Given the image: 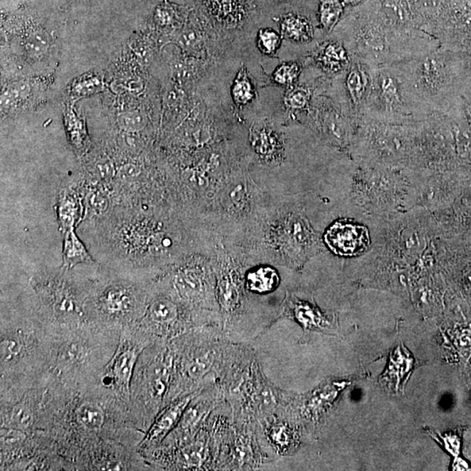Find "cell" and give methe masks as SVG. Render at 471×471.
<instances>
[{"label": "cell", "instance_id": "33", "mask_svg": "<svg viewBox=\"0 0 471 471\" xmlns=\"http://www.w3.org/2000/svg\"><path fill=\"white\" fill-rule=\"evenodd\" d=\"M428 434H430L432 438H434L435 440L442 444L447 451H449L450 453L457 455L459 453V447H460V442H459V438L457 435L453 434H445L440 435L438 432H434L433 430L428 431Z\"/></svg>", "mask_w": 471, "mask_h": 471}, {"label": "cell", "instance_id": "28", "mask_svg": "<svg viewBox=\"0 0 471 471\" xmlns=\"http://www.w3.org/2000/svg\"><path fill=\"white\" fill-rule=\"evenodd\" d=\"M79 206L75 199L64 196L59 203V217L63 230L68 231L73 229Z\"/></svg>", "mask_w": 471, "mask_h": 471}, {"label": "cell", "instance_id": "8", "mask_svg": "<svg viewBox=\"0 0 471 471\" xmlns=\"http://www.w3.org/2000/svg\"><path fill=\"white\" fill-rule=\"evenodd\" d=\"M262 441L274 457L298 450L304 428L287 408L258 423Z\"/></svg>", "mask_w": 471, "mask_h": 471}, {"label": "cell", "instance_id": "27", "mask_svg": "<svg viewBox=\"0 0 471 471\" xmlns=\"http://www.w3.org/2000/svg\"><path fill=\"white\" fill-rule=\"evenodd\" d=\"M132 298L122 289H112L103 297V306L112 314H121L129 310Z\"/></svg>", "mask_w": 471, "mask_h": 471}, {"label": "cell", "instance_id": "7", "mask_svg": "<svg viewBox=\"0 0 471 471\" xmlns=\"http://www.w3.org/2000/svg\"><path fill=\"white\" fill-rule=\"evenodd\" d=\"M327 144L341 149L353 146L361 122L349 117L326 94H317L312 100L306 121Z\"/></svg>", "mask_w": 471, "mask_h": 471}, {"label": "cell", "instance_id": "17", "mask_svg": "<svg viewBox=\"0 0 471 471\" xmlns=\"http://www.w3.org/2000/svg\"><path fill=\"white\" fill-rule=\"evenodd\" d=\"M249 73L245 65L242 64L231 88V98L233 102V110L240 119L242 110L252 105L258 98L256 83Z\"/></svg>", "mask_w": 471, "mask_h": 471}, {"label": "cell", "instance_id": "1", "mask_svg": "<svg viewBox=\"0 0 471 471\" xmlns=\"http://www.w3.org/2000/svg\"><path fill=\"white\" fill-rule=\"evenodd\" d=\"M223 393L233 422L238 425L260 423L287 408L295 395L272 384L256 356Z\"/></svg>", "mask_w": 471, "mask_h": 471}, {"label": "cell", "instance_id": "15", "mask_svg": "<svg viewBox=\"0 0 471 471\" xmlns=\"http://www.w3.org/2000/svg\"><path fill=\"white\" fill-rule=\"evenodd\" d=\"M199 390H196L195 392L189 393V395L184 396L174 401L171 405L166 407L158 415L152 428H149L148 434H147L144 441L147 445H157V444L163 441L174 428L179 425L185 409H186L188 405L190 404L191 400L194 398Z\"/></svg>", "mask_w": 471, "mask_h": 471}, {"label": "cell", "instance_id": "24", "mask_svg": "<svg viewBox=\"0 0 471 471\" xmlns=\"http://www.w3.org/2000/svg\"><path fill=\"white\" fill-rule=\"evenodd\" d=\"M343 11L342 3L339 0H323L319 6L320 28L326 36H329L337 25Z\"/></svg>", "mask_w": 471, "mask_h": 471}, {"label": "cell", "instance_id": "5", "mask_svg": "<svg viewBox=\"0 0 471 471\" xmlns=\"http://www.w3.org/2000/svg\"><path fill=\"white\" fill-rule=\"evenodd\" d=\"M275 458L262 441L258 423L233 424L223 441L217 470H252Z\"/></svg>", "mask_w": 471, "mask_h": 471}, {"label": "cell", "instance_id": "22", "mask_svg": "<svg viewBox=\"0 0 471 471\" xmlns=\"http://www.w3.org/2000/svg\"><path fill=\"white\" fill-rule=\"evenodd\" d=\"M63 258L65 268H71L82 263H90L92 258L73 229L65 231Z\"/></svg>", "mask_w": 471, "mask_h": 471}, {"label": "cell", "instance_id": "26", "mask_svg": "<svg viewBox=\"0 0 471 471\" xmlns=\"http://www.w3.org/2000/svg\"><path fill=\"white\" fill-rule=\"evenodd\" d=\"M77 419L83 426L90 430H99L103 425L104 413L97 404L86 403L76 411Z\"/></svg>", "mask_w": 471, "mask_h": 471}, {"label": "cell", "instance_id": "11", "mask_svg": "<svg viewBox=\"0 0 471 471\" xmlns=\"http://www.w3.org/2000/svg\"><path fill=\"white\" fill-rule=\"evenodd\" d=\"M325 241L333 252L342 257H355L369 249L370 238L365 226L349 221H338L325 233Z\"/></svg>", "mask_w": 471, "mask_h": 471}, {"label": "cell", "instance_id": "12", "mask_svg": "<svg viewBox=\"0 0 471 471\" xmlns=\"http://www.w3.org/2000/svg\"><path fill=\"white\" fill-rule=\"evenodd\" d=\"M41 77H26L14 78L6 83L1 96L2 110L6 113L30 110L42 100L44 92L43 85L38 80Z\"/></svg>", "mask_w": 471, "mask_h": 471}, {"label": "cell", "instance_id": "21", "mask_svg": "<svg viewBox=\"0 0 471 471\" xmlns=\"http://www.w3.org/2000/svg\"><path fill=\"white\" fill-rule=\"evenodd\" d=\"M306 68L302 59L299 60L285 61L277 65L270 76V84L279 88H287L295 86L300 82L301 75Z\"/></svg>", "mask_w": 471, "mask_h": 471}, {"label": "cell", "instance_id": "10", "mask_svg": "<svg viewBox=\"0 0 471 471\" xmlns=\"http://www.w3.org/2000/svg\"><path fill=\"white\" fill-rule=\"evenodd\" d=\"M302 60L306 67L317 68L329 79L344 72L352 60L344 44L336 38L317 42Z\"/></svg>", "mask_w": 471, "mask_h": 471}, {"label": "cell", "instance_id": "35", "mask_svg": "<svg viewBox=\"0 0 471 471\" xmlns=\"http://www.w3.org/2000/svg\"><path fill=\"white\" fill-rule=\"evenodd\" d=\"M343 3H345L346 5L354 6L357 4L361 3L363 0H342Z\"/></svg>", "mask_w": 471, "mask_h": 471}, {"label": "cell", "instance_id": "13", "mask_svg": "<svg viewBox=\"0 0 471 471\" xmlns=\"http://www.w3.org/2000/svg\"><path fill=\"white\" fill-rule=\"evenodd\" d=\"M416 366V361L413 354L403 344H400L389 354L388 366L381 374L380 383L391 393L403 392Z\"/></svg>", "mask_w": 471, "mask_h": 471}, {"label": "cell", "instance_id": "23", "mask_svg": "<svg viewBox=\"0 0 471 471\" xmlns=\"http://www.w3.org/2000/svg\"><path fill=\"white\" fill-rule=\"evenodd\" d=\"M279 285V277L273 269L264 268L257 271L250 272L246 279V288L250 292L263 293L272 292Z\"/></svg>", "mask_w": 471, "mask_h": 471}, {"label": "cell", "instance_id": "14", "mask_svg": "<svg viewBox=\"0 0 471 471\" xmlns=\"http://www.w3.org/2000/svg\"><path fill=\"white\" fill-rule=\"evenodd\" d=\"M281 318L296 320L306 331L328 332L333 330L334 322L312 304L288 295L280 312Z\"/></svg>", "mask_w": 471, "mask_h": 471}, {"label": "cell", "instance_id": "19", "mask_svg": "<svg viewBox=\"0 0 471 471\" xmlns=\"http://www.w3.org/2000/svg\"><path fill=\"white\" fill-rule=\"evenodd\" d=\"M280 30L282 37L293 43L307 45L315 41L314 26L307 19L296 15L290 14L281 18Z\"/></svg>", "mask_w": 471, "mask_h": 471}, {"label": "cell", "instance_id": "6", "mask_svg": "<svg viewBox=\"0 0 471 471\" xmlns=\"http://www.w3.org/2000/svg\"><path fill=\"white\" fill-rule=\"evenodd\" d=\"M349 67L331 79L324 94L349 117L361 122L372 84V68L356 58L351 57Z\"/></svg>", "mask_w": 471, "mask_h": 471}, {"label": "cell", "instance_id": "16", "mask_svg": "<svg viewBox=\"0 0 471 471\" xmlns=\"http://www.w3.org/2000/svg\"><path fill=\"white\" fill-rule=\"evenodd\" d=\"M250 136L254 152L260 159L265 162L280 160L283 152V141L268 120L255 122L250 127Z\"/></svg>", "mask_w": 471, "mask_h": 471}, {"label": "cell", "instance_id": "2", "mask_svg": "<svg viewBox=\"0 0 471 471\" xmlns=\"http://www.w3.org/2000/svg\"><path fill=\"white\" fill-rule=\"evenodd\" d=\"M432 114L409 90L395 65L372 68L371 88L363 118L416 125Z\"/></svg>", "mask_w": 471, "mask_h": 471}, {"label": "cell", "instance_id": "20", "mask_svg": "<svg viewBox=\"0 0 471 471\" xmlns=\"http://www.w3.org/2000/svg\"><path fill=\"white\" fill-rule=\"evenodd\" d=\"M140 349L137 346L127 347L115 357L112 374L120 388L129 390L131 377H132L134 364H136Z\"/></svg>", "mask_w": 471, "mask_h": 471}, {"label": "cell", "instance_id": "9", "mask_svg": "<svg viewBox=\"0 0 471 471\" xmlns=\"http://www.w3.org/2000/svg\"><path fill=\"white\" fill-rule=\"evenodd\" d=\"M345 384V382L328 381L306 395L295 393L287 408L299 420L304 430H310L333 406Z\"/></svg>", "mask_w": 471, "mask_h": 471}, {"label": "cell", "instance_id": "25", "mask_svg": "<svg viewBox=\"0 0 471 471\" xmlns=\"http://www.w3.org/2000/svg\"><path fill=\"white\" fill-rule=\"evenodd\" d=\"M283 37L277 31L266 28L258 30L256 36V46L262 55L268 57L276 56L281 48Z\"/></svg>", "mask_w": 471, "mask_h": 471}, {"label": "cell", "instance_id": "31", "mask_svg": "<svg viewBox=\"0 0 471 471\" xmlns=\"http://www.w3.org/2000/svg\"><path fill=\"white\" fill-rule=\"evenodd\" d=\"M145 123V119L139 113H129L122 115L119 120L120 127L129 132H136L144 129Z\"/></svg>", "mask_w": 471, "mask_h": 471}, {"label": "cell", "instance_id": "30", "mask_svg": "<svg viewBox=\"0 0 471 471\" xmlns=\"http://www.w3.org/2000/svg\"><path fill=\"white\" fill-rule=\"evenodd\" d=\"M11 425L18 430H28L32 425L33 416L28 405L18 404L13 409L10 416Z\"/></svg>", "mask_w": 471, "mask_h": 471}, {"label": "cell", "instance_id": "34", "mask_svg": "<svg viewBox=\"0 0 471 471\" xmlns=\"http://www.w3.org/2000/svg\"><path fill=\"white\" fill-rule=\"evenodd\" d=\"M1 438L2 442L7 445H16L24 441L26 436L23 434L22 430L13 428L2 430Z\"/></svg>", "mask_w": 471, "mask_h": 471}, {"label": "cell", "instance_id": "32", "mask_svg": "<svg viewBox=\"0 0 471 471\" xmlns=\"http://www.w3.org/2000/svg\"><path fill=\"white\" fill-rule=\"evenodd\" d=\"M21 351V344L18 339L14 338H6L1 342V360L2 361H10L14 357L18 356Z\"/></svg>", "mask_w": 471, "mask_h": 471}, {"label": "cell", "instance_id": "4", "mask_svg": "<svg viewBox=\"0 0 471 471\" xmlns=\"http://www.w3.org/2000/svg\"><path fill=\"white\" fill-rule=\"evenodd\" d=\"M364 166L355 177L354 193L366 210L376 213L396 210L411 195V183L397 169Z\"/></svg>", "mask_w": 471, "mask_h": 471}, {"label": "cell", "instance_id": "3", "mask_svg": "<svg viewBox=\"0 0 471 471\" xmlns=\"http://www.w3.org/2000/svg\"><path fill=\"white\" fill-rule=\"evenodd\" d=\"M5 38L4 59L9 61L13 75L9 78L42 77L58 64V38L42 28L14 29Z\"/></svg>", "mask_w": 471, "mask_h": 471}, {"label": "cell", "instance_id": "18", "mask_svg": "<svg viewBox=\"0 0 471 471\" xmlns=\"http://www.w3.org/2000/svg\"><path fill=\"white\" fill-rule=\"evenodd\" d=\"M149 317L161 332L169 333L181 326L179 306L168 298L154 300L149 309Z\"/></svg>", "mask_w": 471, "mask_h": 471}, {"label": "cell", "instance_id": "29", "mask_svg": "<svg viewBox=\"0 0 471 471\" xmlns=\"http://www.w3.org/2000/svg\"><path fill=\"white\" fill-rule=\"evenodd\" d=\"M67 127L73 145L78 150H83L87 146V133L83 122L70 112L67 117Z\"/></svg>", "mask_w": 471, "mask_h": 471}]
</instances>
